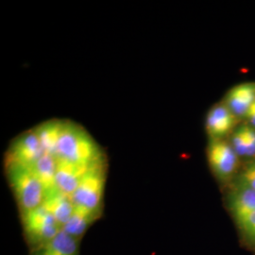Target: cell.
<instances>
[{
	"label": "cell",
	"mask_w": 255,
	"mask_h": 255,
	"mask_svg": "<svg viewBox=\"0 0 255 255\" xmlns=\"http://www.w3.org/2000/svg\"><path fill=\"white\" fill-rule=\"evenodd\" d=\"M56 158L84 165H94L106 160L95 139L81 125L68 120H64Z\"/></svg>",
	"instance_id": "cell-1"
},
{
	"label": "cell",
	"mask_w": 255,
	"mask_h": 255,
	"mask_svg": "<svg viewBox=\"0 0 255 255\" xmlns=\"http://www.w3.org/2000/svg\"><path fill=\"white\" fill-rule=\"evenodd\" d=\"M5 172L21 215L43 205L46 188L30 167L5 163Z\"/></svg>",
	"instance_id": "cell-2"
},
{
	"label": "cell",
	"mask_w": 255,
	"mask_h": 255,
	"mask_svg": "<svg viewBox=\"0 0 255 255\" xmlns=\"http://www.w3.org/2000/svg\"><path fill=\"white\" fill-rule=\"evenodd\" d=\"M106 160L93 165L85 174L77 189L71 195L76 207L101 212L102 213V201L106 182Z\"/></svg>",
	"instance_id": "cell-3"
},
{
	"label": "cell",
	"mask_w": 255,
	"mask_h": 255,
	"mask_svg": "<svg viewBox=\"0 0 255 255\" xmlns=\"http://www.w3.org/2000/svg\"><path fill=\"white\" fill-rule=\"evenodd\" d=\"M21 216L27 241L34 249L49 242L63 230L43 205Z\"/></svg>",
	"instance_id": "cell-4"
},
{
	"label": "cell",
	"mask_w": 255,
	"mask_h": 255,
	"mask_svg": "<svg viewBox=\"0 0 255 255\" xmlns=\"http://www.w3.org/2000/svg\"><path fill=\"white\" fill-rule=\"evenodd\" d=\"M46 154L33 128L20 133L9 145L5 163H15L30 167Z\"/></svg>",
	"instance_id": "cell-5"
},
{
	"label": "cell",
	"mask_w": 255,
	"mask_h": 255,
	"mask_svg": "<svg viewBox=\"0 0 255 255\" xmlns=\"http://www.w3.org/2000/svg\"><path fill=\"white\" fill-rule=\"evenodd\" d=\"M210 168L220 182H228L235 175L237 168V154L222 139H210L207 148Z\"/></svg>",
	"instance_id": "cell-6"
},
{
	"label": "cell",
	"mask_w": 255,
	"mask_h": 255,
	"mask_svg": "<svg viewBox=\"0 0 255 255\" xmlns=\"http://www.w3.org/2000/svg\"><path fill=\"white\" fill-rule=\"evenodd\" d=\"M92 166L93 165L73 164L58 160L55 186L59 190L71 196Z\"/></svg>",
	"instance_id": "cell-7"
},
{
	"label": "cell",
	"mask_w": 255,
	"mask_h": 255,
	"mask_svg": "<svg viewBox=\"0 0 255 255\" xmlns=\"http://www.w3.org/2000/svg\"><path fill=\"white\" fill-rule=\"evenodd\" d=\"M43 206L54 217L62 227L70 219L75 210L71 196L59 190L56 186L46 190Z\"/></svg>",
	"instance_id": "cell-8"
},
{
	"label": "cell",
	"mask_w": 255,
	"mask_h": 255,
	"mask_svg": "<svg viewBox=\"0 0 255 255\" xmlns=\"http://www.w3.org/2000/svg\"><path fill=\"white\" fill-rule=\"evenodd\" d=\"M237 122V117L225 106L216 105L210 110L205 128L210 139H222Z\"/></svg>",
	"instance_id": "cell-9"
},
{
	"label": "cell",
	"mask_w": 255,
	"mask_h": 255,
	"mask_svg": "<svg viewBox=\"0 0 255 255\" xmlns=\"http://www.w3.org/2000/svg\"><path fill=\"white\" fill-rule=\"evenodd\" d=\"M228 208L236 222L255 210V190L235 185L227 198Z\"/></svg>",
	"instance_id": "cell-10"
},
{
	"label": "cell",
	"mask_w": 255,
	"mask_h": 255,
	"mask_svg": "<svg viewBox=\"0 0 255 255\" xmlns=\"http://www.w3.org/2000/svg\"><path fill=\"white\" fill-rule=\"evenodd\" d=\"M255 101V83H243L235 86L225 98V106L236 117H245Z\"/></svg>",
	"instance_id": "cell-11"
},
{
	"label": "cell",
	"mask_w": 255,
	"mask_h": 255,
	"mask_svg": "<svg viewBox=\"0 0 255 255\" xmlns=\"http://www.w3.org/2000/svg\"><path fill=\"white\" fill-rule=\"evenodd\" d=\"M80 241L62 230L49 242L35 248L31 255H80Z\"/></svg>",
	"instance_id": "cell-12"
},
{
	"label": "cell",
	"mask_w": 255,
	"mask_h": 255,
	"mask_svg": "<svg viewBox=\"0 0 255 255\" xmlns=\"http://www.w3.org/2000/svg\"><path fill=\"white\" fill-rule=\"evenodd\" d=\"M63 124L64 120L51 119L33 128L45 152L47 154L53 155L56 157Z\"/></svg>",
	"instance_id": "cell-13"
},
{
	"label": "cell",
	"mask_w": 255,
	"mask_h": 255,
	"mask_svg": "<svg viewBox=\"0 0 255 255\" xmlns=\"http://www.w3.org/2000/svg\"><path fill=\"white\" fill-rule=\"evenodd\" d=\"M101 216V212H93L75 206L73 214L64 224L63 230L66 234L80 241V239L85 234L87 229L89 228L97 219H100Z\"/></svg>",
	"instance_id": "cell-14"
},
{
	"label": "cell",
	"mask_w": 255,
	"mask_h": 255,
	"mask_svg": "<svg viewBox=\"0 0 255 255\" xmlns=\"http://www.w3.org/2000/svg\"><path fill=\"white\" fill-rule=\"evenodd\" d=\"M58 165V159L53 155H43L35 164L30 166L46 190L55 187V176Z\"/></svg>",
	"instance_id": "cell-15"
},
{
	"label": "cell",
	"mask_w": 255,
	"mask_h": 255,
	"mask_svg": "<svg viewBox=\"0 0 255 255\" xmlns=\"http://www.w3.org/2000/svg\"><path fill=\"white\" fill-rule=\"evenodd\" d=\"M237 185L255 190V160L248 162L237 178Z\"/></svg>",
	"instance_id": "cell-16"
},
{
	"label": "cell",
	"mask_w": 255,
	"mask_h": 255,
	"mask_svg": "<svg viewBox=\"0 0 255 255\" xmlns=\"http://www.w3.org/2000/svg\"><path fill=\"white\" fill-rule=\"evenodd\" d=\"M233 148L239 156H246L247 141L244 128H239L233 135Z\"/></svg>",
	"instance_id": "cell-17"
},
{
	"label": "cell",
	"mask_w": 255,
	"mask_h": 255,
	"mask_svg": "<svg viewBox=\"0 0 255 255\" xmlns=\"http://www.w3.org/2000/svg\"><path fill=\"white\" fill-rule=\"evenodd\" d=\"M254 114H255V101L252 105H251V107L249 108V110H248V112H247L246 115H245V118H249V117H251L252 115H254Z\"/></svg>",
	"instance_id": "cell-18"
},
{
	"label": "cell",
	"mask_w": 255,
	"mask_h": 255,
	"mask_svg": "<svg viewBox=\"0 0 255 255\" xmlns=\"http://www.w3.org/2000/svg\"><path fill=\"white\" fill-rule=\"evenodd\" d=\"M248 119H250V120H251V123L253 124V126H254V127H255V114L252 115L251 117H249Z\"/></svg>",
	"instance_id": "cell-19"
}]
</instances>
